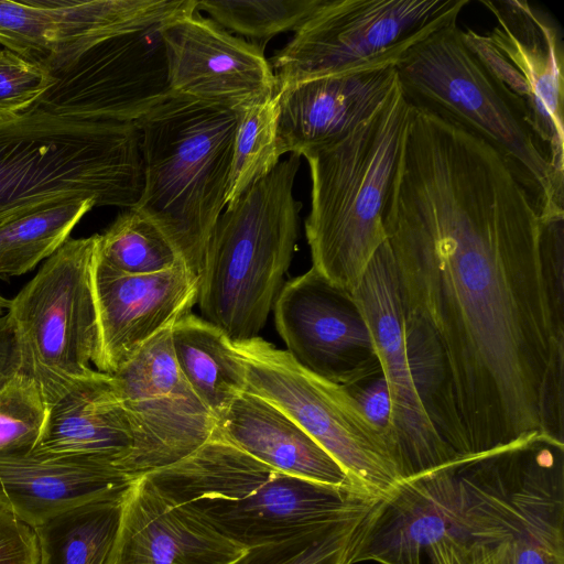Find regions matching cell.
<instances>
[{"instance_id": "6da1fadb", "label": "cell", "mask_w": 564, "mask_h": 564, "mask_svg": "<svg viewBox=\"0 0 564 564\" xmlns=\"http://www.w3.org/2000/svg\"><path fill=\"white\" fill-rule=\"evenodd\" d=\"M419 394L457 456L563 442L564 226L500 154L412 107L383 214Z\"/></svg>"}, {"instance_id": "7a4b0ae2", "label": "cell", "mask_w": 564, "mask_h": 564, "mask_svg": "<svg viewBox=\"0 0 564 564\" xmlns=\"http://www.w3.org/2000/svg\"><path fill=\"white\" fill-rule=\"evenodd\" d=\"M142 477L245 550L357 517L380 500L281 473L217 433L182 460Z\"/></svg>"}, {"instance_id": "3957f363", "label": "cell", "mask_w": 564, "mask_h": 564, "mask_svg": "<svg viewBox=\"0 0 564 564\" xmlns=\"http://www.w3.org/2000/svg\"><path fill=\"white\" fill-rule=\"evenodd\" d=\"M143 185L134 122L78 120L36 107L0 120V225L73 199L132 208Z\"/></svg>"}, {"instance_id": "277c9868", "label": "cell", "mask_w": 564, "mask_h": 564, "mask_svg": "<svg viewBox=\"0 0 564 564\" xmlns=\"http://www.w3.org/2000/svg\"><path fill=\"white\" fill-rule=\"evenodd\" d=\"M411 109L398 82L350 133L302 155L312 183L305 219L312 268L347 292L387 240L383 214Z\"/></svg>"}, {"instance_id": "5b68a950", "label": "cell", "mask_w": 564, "mask_h": 564, "mask_svg": "<svg viewBox=\"0 0 564 564\" xmlns=\"http://www.w3.org/2000/svg\"><path fill=\"white\" fill-rule=\"evenodd\" d=\"M239 111L172 94L135 122L144 185L132 208L161 229L199 279L226 206Z\"/></svg>"}, {"instance_id": "8992f818", "label": "cell", "mask_w": 564, "mask_h": 564, "mask_svg": "<svg viewBox=\"0 0 564 564\" xmlns=\"http://www.w3.org/2000/svg\"><path fill=\"white\" fill-rule=\"evenodd\" d=\"M395 72L412 105L452 120L500 154L542 220L564 217V178L551 165L522 102L468 46L457 23L414 45Z\"/></svg>"}, {"instance_id": "52a82bcc", "label": "cell", "mask_w": 564, "mask_h": 564, "mask_svg": "<svg viewBox=\"0 0 564 564\" xmlns=\"http://www.w3.org/2000/svg\"><path fill=\"white\" fill-rule=\"evenodd\" d=\"M300 158L280 161L226 205L213 229L197 302L202 317L232 343L259 336L282 289L299 236Z\"/></svg>"}, {"instance_id": "ba28073f", "label": "cell", "mask_w": 564, "mask_h": 564, "mask_svg": "<svg viewBox=\"0 0 564 564\" xmlns=\"http://www.w3.org/2000/svg\"><path fill=\"white\" fill-rule=\"evenodd\" d=\"M469 0H321L268 59L276 89L395 67L431 34L456 24Z\"/></svg>"}, {"instance_id": "9c48e42d", "label": "cell", "mask_w": 564, "mask_h": 564, "mask_svg": "<svg viewBox=\"0 0 564 564\" xmlns=\"http://www.w3.org/2000/svg\"><path fill=\"white\" fill-rule=\"evenodd\" d=\"M506 538L494 487L480 460L458 456L403 479L373 507L355 563L426 564L448 544Z\"/></svg>"}, {"instance_id": "30bf717a", "label": "cell", "mask_w": 564, "mask_h": 564, "mask_svg": "<svg viewBox=\"0 0 564 564\" xmlns=\"http://www.w3.org/2000/svg\"><path fill=\"white\" fill-rule=\"evenodd\" d=\"M232 347L245 370L246 391L304 430L341 466L356 489L375 499L394 490L402 478L393 451L346 387L306 370L286 350L259 336Z\"/></svg>"}, {"instance_id": "8fae6325", "label": "cell", "mask_w": 564, "mask_h": 564, "mask_svg": "<svg viewBox=\"0 0 564 564\" xmlns=\"http://www.w3.org/2000/svg\"><path fill=\"white\" fill-rule=\"evenodd\" d=\"M99 235L68 239L11 300L17 370L40 386L46 408L94 376L97 339L93 265Z\"/></svg>"}, {"instance_id": "7c38bea8", "label": "cell", "mask_w": 564, "mask_h": 564, "mask_svg": "<svg viewBox=\"0 0 564 564\" xmlns=\"http://www.w3.org/2000/svg\"><path fill=\"white\" fill-rule=\"evenodd\" d=\"M171 334L162 330L112 375L132 434L118 467L134 479L182 460L217 431V417L177 367Z\"/></svg>"}, {"instance_id": "4fadbf2b", "label": "cell", "mask_w": 564, "mask_h": 564, "mask_svg": "<svg viewBox=\"0 0 564 564\" xmlns=\"http://www.w3.org/2000/svg\"><path fill=\"white\" fill-rule=\"evenodd\" d=\"M497 19L486 34L463 31L468 46L523 105L549 161L564 178L563 42L555 21L527 1H480Z\"/></svg>"}, {"instance_id": "5bb4252c", "label": "cell", "mask_w": 564, "mask_h": 564, "mask_svg": "<svg viewBox=\"0 0 564 564\" xmlns=\"http://www.w3.org/2000/svg\"><path fill=\"white\" fill-rule=\"evenodd\" d=\"M160 26L95 44L51 74L33 107L78 120L135 123L173 94Z\"/></svg>"}, {"instance_id": "9a60e30c", "label": "cell", "mask_w": 564, "mask_h": 564, "mask_svg": "<svg viewBox=\"0 0 564 564\" xmlns=\"http://www.w3.org/2000/svg\"><path fill=\"white\" fill-rule=\"evenodd\" d=\"M196 0H0V44L50 74L100 41L196 10Z\"/></svg>"}, {"instance_id": "2e32d148", "label": "cell", "mask_w": 564, "mask_h": 564, "mask_svg": "<svg viewBox=\"0 0 564 564\" xmlns=\"http://www.w3.org/2000/svg\"><path fill=\"white\" fill-rule=\"evenodd\" d=\"M351 295L367 322L390 391L402 480L452 462L458 456L431 422L414 382L395 267L387 240Z\"/></svg>"}, {"instance_id": "e0dca14e", "label": "cell", "mask_w": 564, "mask_h": 564, "mask_svg": "<svg viewBox=\"0 0 564 564\" xmlns=\"http://www.w3.org/2000/svg\"><path fill=\"white\" fill-rule=\"evenodd\" d=\"M273 312L286 351L306 370L341 386L380 371L367 322L351 293L314 268L282 286Z\"/></svg>"}, {"instance_id": "ac0fdd59", "label": "cell", "mask_w": 564, "mask_h": 564, "mask_svg": "<svg viewBox=\"0 0 564 564\" xmlns=\"http://www.w3.org/2000/svg\"><path fill=\"white\" fill-rule=\"evenodd\" d=\"M173 94L242 110L276 93L262 50L197 10L160 26Z\"/></svg>"}, {"instance_id": "d6986e66", "label": "cell", "mask_w": 564, "mask_h": 564, "mask_svg": "<svg viewBox=\"0 0 564 564\" xmlns=\"http://www.w3.org/2000/svg\"><path fill=\"white\" fill-rule=\"evenodd\" d=\"M91 280L98 327L93 364L108 375L116 373L152 338L191 313L200 283L184 263L132 275L109 269L97 256Z\"/></svg>"}, {"instance_id": "ffe728a7", "label": "cell", "mask_w": 564, "mask_h": 564, "mask_svg": "<svg viewBox=\"0 0 564 564\" xmlns=\"http://www.w3.org/2000/svg\"><path fill=\"white\" fill-rule=\"evenodd\" d=\"M563 445L536 435L506 448L509 564H564Z\"/></svg>"}, {"instance_id": "44dd1931", "label": "cell", "mask_w": 564, "mask_h": 564, "mask_svg": "<svg viewBox=\"0 0 564 564\" xmlns=\"http://www.w3.org/2000/svg\"><path fill=\"white\" fill-rule=\"evenodd\" d=\"M133 480L98 457L0 455V510L34 529L87 503L122 497Z\"/></svg>"}, {"instance_id": "7402d4cb", "label": "cell", "mask_w": 564, "mask_h": 564, "mask_svg": "<svg viewBox=\"0 0 564 564\" xmlns=\"http://www.w3.org/2000/svg\"><path fill=\"white\" fill-rule=\"evenodd\" d=\"M245 551L140 477L123 496L106 564H231Z\"/></svg>"}, {"instance_id": "603a6c76", "label": "cell", "mask_w": 564, "mask_h": 564, "mask_svg": "<svg viewBox=\"0 0 564 564\" xmlns=\"http://www.w3.org/2000/svg\"><path fill=\"white\" fill-rule=\"evenodd\" d=\"M398 83L395 67L323 77L276 89L282 155L335 142L367 120Z\"/></svg>"}, {"instance_id": "cb8c5ba5", "label": "cell", "mask_w": 564, "mask_h": 564, "mask_svg": "<svg viewBox=\"0 0 564 564\" xmlns=\"http://www.w3.org/2000/svg\"><path fill=\"white\" fill-rule=\"evenodd\" d=\"M216 433L281 473L356 489L341 466L318 443L285 413L253 393L245 391L232 401L217 419Z\"/></svg>"}, {"instance_id": "d4e9b609", "label": "cell", "mask_w": 564, "mask_h": 564, "mask_svg": "<svg viewBox=\"0 0 564 564\" xmlns=\"http://www.w3.org/2000/svg\"><path fill=\"white\" fill-rule=\"evenodd\" d=\"M131 447V429L115 379L97 370L47 406L31 452L91 456L118 466Z\"/></svg>"}, {"instance_id": "484cf974", "label": "cell", "mask_w": 564, "mask_h": 564, "mask_svg": "<svg viewBox=\"0 0 564 564\" xmlns=\"http://www.w3.org/2000/svg\"><path fill=\"white\" fill-rule=\"evenodd\" d=\"M172 350L182 375L218 419L246 391L245 370L231 340L203 317L186 314L172 327Z\"/></svg>"}, {"instance_id": "4316f807", "label": "cell", "mask_w": 564, "mask_h": 564, "mask_svg": "<svg viewBox=\"0 0 564 564\" xmlns=\"http://www.w3.org/2000/svg\"><path fill=\"white\" fill-rule=\"evenodd\" d=\"M123 496L87 503L34 528L39 564H106Z\"/></svg>"}, {"instance_id": "83f0119b", "label": "cell", "mask_w": 564, "mask_h": 564, "mask_svg": "<svg viewBox=\"0 0 564 564\" xmlns=\"http://www.w3.org/2000/svg\"><path fill=\"white\" fill-rule=\"evenodd\" d=\"M93 207L91 199L51 205L0 225V276L30 272L54 254Z\"/></svg>"}, {"instance_id": "f1b7e54d", "label": "cell", "mask_w": 564, "mask_h": 564, "mask_svg": "<svg viewBox=\"0 0 564 564\" xmlns=\"http://www.w3.org/2000/svg\"><path fill=\"white\" fill-rule=\"evenodd\" d=\"M373 507L347 520L247 549L231 564H354Z\"/></svg>"}, {"instance_id": "f546056e", "label": "cell", "mask_w": 564, "mask_h": 564, "mask_svg": "<svg viewBox=\"0 0 564 564\" xmlns=\"http://www.w3.org/2000/svg\"><path fill=\"white\" fill-rule=\"evenodd\" d=\"M99 262L123 274H151L183 263L161 229L145 215L127 208L99 235Z\"/></svg>"}, {"instance_id": "4dcf8cb0", "label": "cell", "mask_w": 564, "mask_h": 564, "mask_svg": "<svg viewBox=\"0 0 564 564\" xmlns=\"http://www.w3.org/2000/svg\"><path fill=\"white\" fill-rule=\"evenodd\" d=\"M278 118V91L268 99L239 111L226 205L235 202L280 163L282 153Z\"/></svg>"}, {"instance_id": "1f68e13d", "label": "cell", "mask_w": 564, "mask_h": 564, "mask_svg": "<svg viewBox=\"0 0 564 564\" xmlns=\"http://www.w3.org/2000/svg\"><path fill=\"white\" fill-rule=\"evenodd\" d=\"M321 0H203L196 10L264 51L275 35L295 31Z\"/></svg>"}, {"instance_id": "d6a6232c", "label": "cell", "mask_w": 564, "mask_h": 564, "mask_svg": "<svg viewBox=\"0 0 564 564\" xmlns=\"http://www.w3.org/2000/svg\"><path fill=\"white\" fill-rule=\"evenodd\" d=\"M46 412L42 390L30 376L15 370L0 381V455L31 452Z\"/></svg>"}, {"instance_id": "836d02e7", "label": "cell", "mask_w": 564, "mask_h": 564, "mask_svg": "<svg viewBox=\"0 0 564 564\" xmlns=\"http://www.w3.org/2000/svg\"><path fill=\"white\" fill-rule=\"evenodd\" d=\"M51 84L52 76L45 68L0 48V120L32 108Z\"/></svg>"}, {"instance_id": "e575fe53", "label": "cell", "mask_w": 564, "mask_h": 564, "mask_svg": "<svg viewBox=\"0 0 564 564\" xmlns=\"http://www.w3.org/2000/svg\"><path fill=\"white\" fill-rule=\"evenodd\" d=\"M344 387H346L355 398L366 417L383 434V436L389 442L400 473L399 453L392 414V402L390 391L381 369L373 375H370Z\"/></svg>"}, {"instance_id": "d590c367", "label": "cell", "mask_w": 564, "mask_h": 564, "mask_svg": "<svg viewBox=\"0 0 564 564\" xmlns=\"http://www.w3.org/2000/svg\"><path fill=\"white\" fill-rule=\"evenodd\" d=\"M0 564H39L33 528L0 510Z\"/></svg>"}, {"instance_id": "8d00e7d4", "label": "cell", "mask_w": 564, "mask_h": 564, "mask_svg": "<svg viewBox=\"0 0 564 564\" xmlns=\"http://www.w3.org/2000/svg\"><path fill=\"white\" fill-rule=\"evenodd\" d=\"M427 564H509L501 544H448L435 551Z\"/></svg>"}, {"instance_id": "74e56055", "label": "cell", "mask_w": 564, "mask_h": 564, "mask_svg": "<svg viewBox=\"0 0 564 564\" xmlns=\"http://www.w3.org/2000/svg\"><path fill=\"white\" fill-rule=\"evenodd\" d=\"M15 334L8 313L0 316V381L18 368Z\"/></svg>"}, {"instance_id": "f35d334b", "label": "cell", "mask_w": 564, "mask_h": 564, "mask_svg": "<svg viewBox=\"0 0 564 564\" xmlns=\"http://www.w3.org/2000/svg\"><path fill=\"white\" fill-rule=\"evenodd\" d=\"M10 303L11 300H8L0 294V316L8 312Z\"/></svg>"}]
</instances>
